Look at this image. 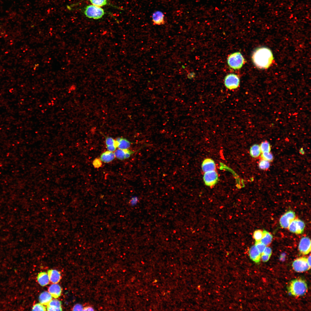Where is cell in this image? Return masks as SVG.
Masks as SVG:
<instances>
[{
  "label": "cell",
  "mask_w": 311,
  "mask_h": 311,
  "mask_svg": "<svg viewBox=\"0 0 311 311\" xmlns=\"http://www.w3.org/2000/svg\"><path fill=\"white\" fill-rule=\"evenodd\" d=\"M114 153L107 151L103 152L101 155L99 159L101 162L108 163L112 161L115 158Z\"/></svg>",
  "instance_id": "d6986e66"
},
{
  "label": "cell",
  "mask_w": 311,
  "mask_h": 311,
  "mask_svg": "<svg viewBox=\"0 0 311 311\" xmlns=\"http://www.w3.org/2000/svg\"><path fill=\"white\" fill-rule=\"evenodd\" d=\"M227 63L229 66L236 69H240L244 63V59L239 52H236L231 54L227 59Z\"/></svg>",
  "instance_id": "277c9868"
},
{
  "label": "cell",
  "mask_w": 311,
  "mask_h": 311,
  "mask_svg": "<svg viewBox=\"0 0 311 311\" xmlns=\"http://www.w3.org/2000/svg\"><path fill=\"white\" fill-rule=\"evenodd\" d=\"M83 308L82 306L79 304L75 305L73 307L72 310H83Z\"/></svg>",
  "instance_id": "d590c367"
},
{
  "label": "cell",
  "mask_w": 311,
  "mask_h": 311,
  "mask_svg": "<svg viewBox=\"0 0 311 311\" xmlns=\"http://www.w3.org/2000/svg\"><path fill=\"white\" fill-rule=\"evenodd\" d=\"M261 254V259L262 261L263 262H266L268 261L271 256L270 255L263 253Z\"/></svg>",
  "instance_id": "836d02e7"
},
{
  "label": "cell",
  "mask_w": 311,
  "mask_h": 311,
  "mask_svg": "<svg viewBox=\"0 0 311 311\" xmlns=\"http://www.w3.org/2000/svg\"><path fill=\"white\" fill-rule=\"evenodd\" d=\"M48 291L52 297L57 298L60 295L62 292V289L60 286L58 284L54 283L49 287Z\"/></svg>",
  "instance_id": "5bb4252c"
},
{
  "label": "cell",
  "mask_w": 311,
  "mask_h": 311,
  "mask_svg": "<svg viewBox=\"0 0 311 311\" xmlns=\"http://www.w3.org/2000/svg\"><path fill=\"white\" fill-rule=\"evenodd\" d=\"M48 311H62L61 302L57 299H53L47 305Z\"/></svg>",
  "instance_id": "2e32d148"
},
{
  "label": "cell",
  "mask_w": 311,
  "mask_h": 311,
  "mask_svg": "<svg viewBox=\"0 0 311 311\" xmlns=\"http://www.w3.org/2000/svg\"><path fill=\"white\" fill-rule=\"evenodd\" d=\"M305 227L304 222L297 218H295L289 224V230L291 232L297 234H301Z\"/></svg>",
  "instance_id": "52a82bcc"
},
{
  "label": "cell",
  "mask_w": 311,
  "mask_h": 311,
  "mask_svg": "<svg viewBox=\"0 0 311 311\" xmlns=\"http://www.w3.org/2000/svg\"><path fill=\"white\" fill-rule=\"evenodd\" d=\"M117 147L122 149H127L130 147L131 143L127 139L119 137L115 140Z\"/></svg>",
  "instance_id": "ac0fdd59"
},
{
  "label": "cell",
  "mask_w": 311,
  "mask_h": 311,
  "mask_svg": "<svg viewBox=\"0 0 311 311\" xmlns=\"http://www.w3.org/2000/svg\"><path fill=\"white\" fill-rule=\"evenodd\" d=\"M139 201L138 198L136 196L132 197L130 200L129 203L132 206L136 205L138 203Z\"/></svg>",
  "instance_id": "1f68e13d"
},
{
  "label": "cell",
  "mask_w": 311,
  "mask_h": 311,
  "mask_svg": "<svg viewBox=\"0 0 311 311\" xmlns=\"http://www.w3.org/2000/svg\"><path fill=\"white\" fill-rule=\"evenodd\" d=\"M261 152L260 146L258 145H254L250 148V153L251 156L253 158H256L259 157Z\"/></svg>",
  "instance_id": "7402d4cb"
},
{
  "label": "cell",
  "mask_w": 311,
  "mask_h": 311,
  "mask_svg": "<svg viewBox=\"0 0 311 311\" xmlns=\"http://www.w3.org/2000/svg\"><path fill=\"white\" fill-rule=\"evenodd\" d=\"M164 15L163 13L160 11L154 12L152 16V21L155 25H160L165 23Z\"/></svg>",
  "instance_id": "8fae6325"
},
{
  "label": "cell",
  "mask_w": 311,
  "mask_h": 311,
  "mask_svg": "<svg viewBox=\"0 0 311 311\" xmlns=\"http://www.w3.org/2000/svg\"><path fill=\"white\" fill-rule=\"evenodd\" d=\"M273 58L271 50L265 47L256 49L252 56V59L255 65L261 69L268 68L272 64Z\"/></svg>",
  "instance_id": "6da1fadb"
},
{
  "label": "cell",
  "mask_w": 311,
  "mask_h": 311,
  "mask_svg": "<svg viewBox=\"0 0 311 311\" xmlns=\"http://www.w3.org/2000/svg\"><path fill=\"white\" fill-rule=\"evenodd\" d=\"M255 245L261 254L263 252L266 247V246L260 241L256 242Z\"/></svg>",
  "instance_id": "f546056e"
},
{
  "label": "cell",
  "mask_w": 311,
  "mask_h": 311,
  "mask_svg": "<svg viewBox=\"0 0 311 311\" xmlns=\"http://www.w3.org/2000/svg\"><path fill=\"white\" fill-rule=\"evenodd\" d=\"M300 253L304 255L308 254L311 251V240L309 238L305 237L300 240L298 246Z\"/></svg>",
  "instance_id": "30bf717a"
},
{
  "label": "cell",
  "mask_w": 311,
  "mask_h": 311,
  "mask_svg": "<svg viewBox=\"0 0 311 311\" xmlns=\"http://www.w3.org/2000/svg\"><path fill=\"white\" fill-rule=\"evenodd\" d=\"M107 148L108 151L113 152L115 151L117 147L114 145H113L107 146Z\"/></svg>",
  "instance_id": "8d00e7d4"
},
{
  "label": "cell",
  "mask_w": 311,
  "mask_h": 311,
  "mask_svg": "<svg viewBox=\"0 0 311 311\" xmlns=\"http://www.w3.org/2000/svg\"><path fill=\"white\" fill-rule=\"evenodd\" d=\"M52 297L49 292L44 291L39 295V301L41 304L47 306L52 300Z\"/></svg>",
  "instance_id": "e0dca14e"
},
{
  "label": "cell",
  "mask_w": 311,
  "mask_h": 311,
  "mask_svg": "<svg viewBox=\"0 0 311 311\" xmlns=\"http://www.w3.org/2000/svg\"><path fill=\"white\" fill-rule=\"evenodd\" d=\"M240 84V79L238 77L234 74H230L227 75L224 79L225 85L227 89L230 90L237 88Z\"/></svg>",
  "instance_id": "8992f818"
},
{
  "label": "cell",
  "mask_w": 311,
  "mask_h": 311,
  "mask_svg": "<svg viewBox=\"0 0 311 311\" xmlns=\"http://www.w3.org/2000/svg\"><path fill=\"white\" fill-rule=\"evenodd\" d=\"M127 149H118L115 150L114 153L115 157L120 160L125 159V154Z\"/></svg>",
  "instance_id": "603a6c76"
},
{
  "label": "cell",
  "mask_w": 311,
  "mask_h": 311,
  "mask_svg": "<svg viewBox=\"0 0 311 311\" xmlns=\"http://www.w3.org/2000/svg\"><path fill=\"white\" fill-rule=\"evenodd\" d=\"M94 310L93 309V308L92 307H90V306H88V307H85L84 308H83V310H85V311L90 310H90Z\"/></svg>",
  "instance_id": "74e56055"
},
{
  "label": "cell",
  "mask_w": 311,
  "mask_h": 311,
  "mask_svg": "<svg viewBox=\"0 0 311 311\" xmlns=\"http://www.w3.org/2000/svg\"><path fill=\"white\" fill-rule=\"evenodd\" d=\"M260 148L261 152H270L271 148L270 144L267 141L262 142L260 144Z\"/></svg>",
  "instance_id": "cb8c5ba5"
},
{
  "label": "cell",
  "mask_w": 311,
  "mask_h": 311,
  "mask_svg": "<svg viewBox=\"0 0 311 311\" xmlns=\"http://www.w3.org/2000/svg\"><path fill=\"white\" fill-rule=\"evenodd\" d=\"M249 255L250 258L256 263H259L261 259V253L255 245L252 246L250 249Z\"/></svg>",
  "instance_id": "9a60e30c"
},
{
  "label": "cell",
  "mask_w": 311,
  "mask_h": 311,
  "mask_svg": "<svg viewBox=\"0 0 311 311\" xmlns=\"http://www.w3.org/2000/svg\"><path fill=\"white\" fill-rule=\"evenodd\" d=\"M263 235V231L259 230L255 231L253 234V237L256 242L260 241Z\"/></svg>",
  "instance_id": "4316f807"
},
{
  "label": "cell",
  "mask_w": 311,
  "mask_h": 311,
  "mask_svg": "<svg viewBox=\"0 0 311 311\" xmlns=\"http://www.w3.org/2000/svg\"><path fill=\"white\" fill-rule=\"evenodd\" d=\"M289 292L292 295L298 297L303 295L308 291V286L305 281L297 278L291 281L289 285Z\"/></svg>",
  "instance_id": "7a4b0ae2"
},
{
  "label": "cell",
  "mask_w": 311,
  "mask_h": 311,
  "mask_svg": "<svg viewBox=\"0 0 311 311\" xmlns=\"http://www.w3.org/2000/svg\"><path fill=\"white\" fill-rule=\"evenodd\" d=\"M292 267L296 272H302L310 269V267L308 262V258L301 257L297 258L293 262Z\"/></svg>",
  "instance_id": "5b68a950"
},
{
  "label": "cell",
  "mask_w": 311,
  "mask_h": 311,
  "mask_svg": "<svg viewBox=\"0 0 311 311\" xmlns=\"http://www.w3.org/2000/svg\"><path fill=\"white\" fill-rule=\"evenodd\" d=\"M115 140L111 137H108L106 138L105 143L107 146L114 145L115 146Z\"/></svg>",
  "instance_id": "4dcf8cb0"
},
{
  "label": "cell",
  "mask_w": 311,
  "mask_h": 311,
  "mask_svg": "<svg viewBox=\"0 0 311 311\" xmlns=\"http://www.w3.org/2000/svg\"><path fill=\"white\" fill-rule=\"evenodd\" d=\"M262 253L271 256L272 253V250L270 248L266 246Z\"/></svg>",
  "instance_id": "e575fe53"
},
{
  "label": "cell",
  "mask_w": 311,
  "mask_h": 311,
  "mask_svg": "<svg viewBox=\"0 0 311 311\" xmlns=\"http://www.w3.org/2000/svg\"><path fill=\"white\" fill-rule=\"evenodd\" d=\"M84 12L87 18L96 20L102 18L105 14L104 10L101 7L93 5L87 6Z\"/></svg>",
  "instance_id": "3957f363"
},
{
  "label": "cell",
  "mask_w": 311,
  "mask_h": 311,
  "mask_svg": "<svg viewBox=\"0 0 311 311\" xmlns=\"http://www.w3.org/2000/svg\"><path fill=\"white\" fill-rule=\"evenodd\" d=\"M37 280L40 285L43 287L47 285L50 282L48 273L45 272H42L38 274Z\"/></svg>",
  "instance_id": "ffe728a7"
},
{
  "label": "cell",
  "mask_w": 311,
  "mask_h": 311,
  "mask_svg": "<svg viewBox=\"0 0 311 311\" xmlns=\"http://www.w3.org/2000/svg\"><path fill=\"white\" fill-rule=\"evenodd\" d=\"M308 262L309 266L310 267H311V256L310 255L308 257Z\"/></svg>",
  "instance_id": "f35d334b"
},
{
  "label": "cell",
  "mask_w": 311,
  "mask_h": 311,
  "mask_svg": "<svg viewBox=\"0 0 311 311\" xmlns=\"http://www.w3.org/2000/svg\"><path fill=\"white\" fill-rule=\"evenodd\" d=\"M295 218L294 212L292 211L287 212L280 219V223L281 226L283 228H288L290 223Z\"/></svg>",
  "instance_id": "9c48e42d"
},
{
  "label": "cell",
  "mask_w": 311,
  "mask_h": 311,
  "mask_svg": "<svg viewBox=\"0 0 311 311\" xmlns=\"http://www.w3.org/2000/svg\"><path fill=\"white\" fill-rule=\"evenodd\" d=\"M203 178L206 185L212 186L217 183L218 176L215 170L205 172Z\"/></svg>",
  "instance_id": "ba28073f"
},
{
  "label": "cell",
  "mask_w": 311,
  "mask_h": 311,
  "mask_svg": "<svg viewBox=\"0 0 311 311\" xmlns=\"http://www.w3.org/2000/svg\"><path fill=\"white\" fill-rule=\"evenodd\" d=\"M93 164L95 168H98L102 165L101 161L99 159H96L94 160Z\"/></svg>",
  "instance_id": "d6a6232c"
},
{
  "label": "cell",
  "mask_w": 311,
  "mask_h": 311,
  "mask_svg": "<svg viewBox=\"0 0 311 311\" xmlns=\"http://www.w3.org/2000/svg\"><path fill=\"white\" fill-rule=\"evenodd\" d=\"M272 239V236L269 232L266 231H263V235L260 241L266 246H268L271 243Z\"/></svg>",
  "instance_id": "44dd1931"
},
{
  "label": "cell",
  "mask_w": 311,
  "mask_h": 311,
  "mask_svg": "<svg viewBox=\"0 0 311 311\" xmlns=\"http://www.w3.org/2000/svg\"><path fill=\"white\" fill-rule=\"evenodd\" d=\"M258 165L260 169L267 170L269 168L270 164L269 162L262 159L259 162Z\"/></svg>",
  "instance_id": "484cf974"
},
{
  "label": "cell",
  "mask_w": 311,
  "mask_h": 311,
  "mask_svg": "<svg viewBox=\"0 0 311 311\" xmlns=\"http://www.w3.org/2000/svg\"><path fill=\"white\" fill-rule=\"evenodd\" d=\"M92 5L101 7L107 5V0H89Z\"/></svg>",
  "instance_id": "d4e9b609"
},
{
  "label": "cell",
  "mask_w": 311,
  "mask_h": 311,
  "mask_svg": "<svg viewBox=\"0 0 311 311\" xmlns=\"http://www.w3.org/2000/svg\"><path fill=\"white\" fill-rule=\"evenodd\" d=\"M203 171L204 172L215 170L216 165L214 161L212 160L207 158L204 160L202 165Z\"/></svg>",
  "instance_id": "7c38bea8"
},
{
  "label": "cell",
  "mask_w": 311,
  "mask_h": 311,
  "mask_svg": "<svg viewBox=\"0 0 311 311\" xmlns=\"http://www.w3.org/2000/svg\"><path fill=\"white\" fill-rule=\"evenodd\" d=\"M262 159L270 162L272 161L273 157L272 154L270 152L262 153L261 156Z\"/></svg>",
  "instance_id": "83f0119b"
},
{
  "label": "cell",
  "mask_w": 311,
  "mask_h": 311,
  "mask_svg": "<svg viewBox=\"0 0 311 311\" xmlns=\"http://www.w3.org/2000/svg\"><path fill=\"white\" fill-rule=\"evenodd\" d=\"M32 310V311H46V307L44 305L40 303H37L33 306Z\"/></svg>",
  "instance_id": "f1b7e54d"
},
{
  "label": "cell",
  "mask_w": 311,
  "mask_h": 311,
  "mask_svg": "<svg viewBox=\"0 0 311 311\" xmlns=\"http://www.w3.org/2000/svg\"><path fill=\"white\" fill-rule=\"evenodd\" d=\"M48 274L50 281L53 283H58L61 278L60 272L56 270H49Z\"/></svg>",
  "instance_id": "4fadbf2b"
}]
</instances>
